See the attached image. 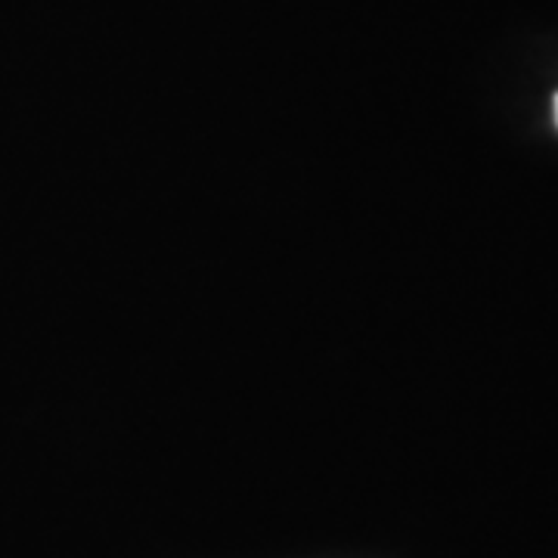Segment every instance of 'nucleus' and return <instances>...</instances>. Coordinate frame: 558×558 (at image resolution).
<instances>
[{
	"label": "nucleus",
	"mask_w": 558,
	"mask_h": 558,
	"mask_svg": "<svg viewBox=\"0 0 558 558\" xmlns=\"http://www.w3.org/2000/svg\"><path fill=\"white\" fill-rule=\"evenodd\" d=\"M556 121H558V97H556Z\"/></svg>",
	"instance_id": "nucleus-1"
}]
</instances>
